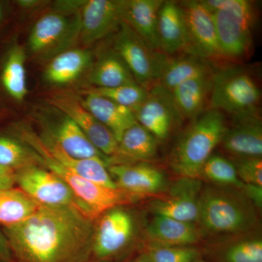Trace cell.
<instances>
[{"mask_svg": "<svg viewBox=\"0 0 262 262\" xmlns=\"http://www.w3.org/2000/svg\"><path fill=\"white\" fill-rule=\"evenodd\" d=\"M94 220L72 207L39 206L27 220L1 229L14 262H83L91 253Z\"/></svg>", "mask_w": 262, "mask_h": 262, "instance_id": "obj_1", "label": "cell"}, {"mask_svg": "<svg viewBox=\"0 0 262 262\" xmlns=\"http://www.w3.org/2000/svg\"><path fill=\"white\" fill-rule=\"evenodd\" d=\"M12 135L21 141L39 158V165L58 176L70 187L95 219L115 208L137 201L139 196L119 189L100 185L70 171L52 158L42 145L39 134L24 125H13Z\"/></svg>", "mask_w": 262, "mask_h": 262, "instance_id": "obj_2", "label": "cell"}, {"mask_svg": "<svg viewBox=\"0 0 262 262\" xmlns=\"http://www.w3.org/2000/svg\"><path fill=\"white\" fill-rule=\"evenodd\" d=\"M225 115L207 110L192 120L170 155V166L184 178L201 177L202 168L220 144L227 129Z\"/></svg>", "mask_w": 262, "mask_h": 262, "instance_id": "obj_3", "label": "cell"}, {"mask_svg": "<svg viewBox=\"0 0 262 262\" xmlns=\"http://www.w3.org/2000/svg\"><path fill=\"white\" fill-rule=\"evenodd\" d=\"M202 5L213 15L224 59L239 61L251 55L253 27L256 20L254 3L248 0H203Z\"/></svg>", "mask_w": 262, "mask_h": 262, "instance_id": "obj_4", "label": "cell"}, {"mask_svg": "<svg viewBox=\"0 0 262 262\" xmlns=\"http://www.w3.org/2000/svg\"><path fill=\"white\" fill-rule=\"evenodd\" d=\"M261 90L246 69L229 66L214 69L208 110H214L234 119L259 114Z\"/></svg>", "mask_w": 262, "mask_h": 262, "instance_id": "obj_5", "label": "cell"}, {"mask_svg": "<svg viewBox=\"0 0 262 262\" xmlns=\"http://www.w3.org/2000/svg\"><path fill=\"white\" fill-rule=\"evenodd\" d=\"M198 221L211 233L234 234L251 229L255 223V215L241 196L210 187L201 193Z\"/></svg>", "mask_w": 262, "mask_h": 262, "instance_id": "obj_6", "label": "cell"}, {"mask_svg": "<svg viewBox=\"0 0 262 262\" xmlns=\"http://www.w3.org/2000/svg\"><path fill=\"white\" fill-rule=\"evenodd\" d=\"M114 51L122 58L137 83L148 91L158 84L168 56L150 48L122 21L114 39Z\"/></svg>", "mask_w": 262, "mask_h": 262, "instance_id": "obj_7", "label": "cell"}, {"mask_svg": "<svg viewBox=\"0 0 262 262\" xmlns=\"http://www.w3.org/2000/svg\"><path fill=\"white\" fill-rule=\"evenodd\" d=\"M16 184L40 206L72 207L95 219L70 187L42 165H33L16 171Z\"/></svg>", "mask_w": 262, "mask_h": 262, "instance_id": "obj_8", "label": "cell"}, {"mask_svg": "<svg viewBox=\"0 0 262 262\" xmlns=\"http://www.w3.org/2000/svg\"><path fill=\"white\" fill-rule=\"evenodd\" d=\"M48 101L53 108L72 119L110 162L115 157L118 147L116 138L84 107L81 98L72 93L62 91L49 95Z\"/></svg>", "mask_w": 262, "mask_h": 262, "instance_id": "obj_9", "label": "cell"}, {"mask_svg": "<svg viewBox=\"0 0 262 262\" xmlns=\"http://www.w3.org/2000/svg\"><path fill=\"white\" fill-rule=\"evenodd\" d=\"M80 13L72 18L63 13H48L38 19L31 30L29 51L43 56L58 54L80 37Z\"/></svg>", "mask_w": 262, "mask_h": 262, "instance_id": "obj_10", "label": "cell"}, {"mask_svg": "<svg viewBox=\"0 0 262 262\" xmlns=\"http://www.w3.org/2000/svg\"><path fill=\"white\" fill-rule=\"evenodd\" d=\"M94 226L91 253L99 260L117 256L130 244L135 232L132 214L122 208L115 207L101 214Z\"/></svg>", "mask_w": 262, "mask_h": 262, "instance_id": "obj_11", "label": "cell"}, {"mask_svg": "<svg viewBox=\"0 0 262 262\" xmlns=\"http://www.w3.org/2000/svg\"><path fill=\"white\" fill-rule=\"evenodd\" d=\"M184 12L193 54L208 61L224 59L213 15L201 1L179 3Z\"/></svg>", "mask_w": 262, "mask_h": 262, "instance_id": "obj_12", "label": "cell"}, {"mask_svg": "<svg viewBox=\"0 0 262 262\" xmlns=\"http://www.w3.org/2000/svg\"><path fill=\"white\" fill-rule=\"evenodd\" d=\"M134 114L138 123L158 140H165L183 120L170 92L158 85L149 90L147 98Z\"/></svg>", "mask_w": 262, "mask_h": 262, "instance_id": "obj_13", "label": "cell"}, {"mask_svg": "<svg viewBox=\"0 0 262 262\" xmlns=\"http://www.w3.org/2000/svg\"><path fill=\"white\" fill-rule=\"evenodd\" d=\"M201 194L200 181L182 177L173 184L166 196L153 201L150 209L155 215L193 224L198 220Z\"/></svg>", "mask_w": 262, "mask_h": 262, "instance_id": "obj_14", "label": "cell"}, {"mask_svg": "<svg viewBox=\"0 0 262 262\" xmlns=\"http://www.w3.org/2000/svg\"><path fill=\"white\" fill-rule=\"evenodd\" d=\"M80 37L91 45L117 32L122 23L120 1L89 0L81 7Z\"/></svg>", "mask_w": 262, "mask_h": 262, "instance_id": "obj_15", "label": "cell"}, {"mask_svg": "<svg viewBox=\"0 0 262 262\" xmlns=\"http://www.w3.org/2000/svg\"><path fill=\"white\" fill-rule=\"evenodd\" d=\"M158 35L160 51L164 54L194 55L185 17L178 2L163 1L158 13Z\"/></svg>", "mask_w": 262, "mask_h": 262, "instance_id": "obj_16", "label": "cell"}, {"mask_svg": "<svg viewBox=\"0 0 262 262\" xmlns=\"http://www.w3.org/2000/svg\"><path fill=\"white\" fill-rule=\"evenodd\" d=\"M108 170L119 189L141 198L165 189L166 179L161 170L149 164H116Z\"/></svg>", "mask_w": 262, "mask_h": 262, "instance_id": "obj_17", "label": "cell"}, {"mask_svg": "<svg viewBox=\"0 0 262 262\" xmlns=\"http://www.w3.org/2000/svg\"><path fill=\"white\" fill-rule=\"evenodd\" d=\"M61 114L62 116L57 118L56 121L48 124L45 135L71 157L78 159H101L108 165L110 159L107 157L90 141L72 119Z\"/></svg>", "mask_w": 262, "mask_h": 262, "instance_id": "obj_18", "label": "cell"}, {"mask_svg": "<svg viewBox=\"0 0 262 262\" xmlns=\"http://www.w3.org/2000/svg\"><path fill=\"white\" fill-rule=\"evenodd\" d=\"M163 3V0L120 1L122 21L127 24L150 48L159 52L158 13Z\"/></svg>", "mask_w": 262, "mask_h": 262, "instance_id": "obj_19", "label": "cell"}, {"mask_svg": "<svg viewBox=\"0 0 262 262\" xmlns=\"http://www.w3.org/2000/svg\"><path fill=\"white\" fill-rule=\"evenodd\" d=\"M220 144L229 154L241 158H261L262 124L258 115L234 119Z\"/></svg>", "mask_w": 262, "mask_h": 262, "instance_id": "obj_20", "label": "cell"}, {"mask_svg": "<svg viewBox=\"0 0 262 262\" xmlns=\"http://www.w3.org/2000/svg\"><path fill=\"white\" fill-rule=\"evenodd\" d=\"M42 145L50 156L60 165L91 182L110 188H118L108 170V165L101 159H78L67 154L47 136L39 135Z\"/></svg>", "mask_w": 262, "mask_h": 262, "instance_id": "obj_21", "label": "cell"}, {"mask_svg": "<svg viewBox=\"0 0 262 262\" xmlns=\"http://www.w3.org/2000/svg\"><path fill=\"white\" fill-rule=\"evenodd\" d=\"M212 75L213 72L210 75L188 80L169 91L183 120H194L208 110L211 92Z\"/></svg>", "mask_w": 262, "mask_h": 262, "instance_id": "obj_22", "label": "cell"}, {"mask_svg": "<svg viewBox=\"0 0 262 262\" xmlns=\"http://www.w3.org/2000/svg\"><path fill=\"white\" fill-rule=\"evenodd\" d=\"M81 100L84 107L113 133L118 142L124 133L137 122L130 108L99 95L86 92L85 97Z\"/></svg>", "mask_w": 262, "mask_h": 262, "instance_id": "obj_23", "label": "cell"}, {"mask_svg": "<svg viewBox=\"0 0 262 262\" xmlns=\"http://www.w3.org/2000/svg\"><path fill=\"white\" fill-rule=\"evenodd\" d=\"M213 70L211 62L194 55L168 56L156 85L170 91L188 80L210 75Z\"/></svg>", "mask_w": 262, "mask_h": 262, "instance_id": "obj_24", "label": "cell"}, {"mask_svg": "<svg viewBox=\"0 0 262 262\" xmlns=\"http://www.w3.org/2000/svg\"><path fill=\"white\" fill-rule=\"evenodd\" d=\"M158 150V139L136 122L122 136L116 155L108 165L127 164L129 161H149L157 156Z\"/></svg>", "mask_w": 262, "mask_h": 262, "instance_id": "obj_25", "label": "cell"}, {"mask_svg": "<svg viewBox=\"0 0 262 262\" xmlns=\"http://www.w3.org/2000/svg\"><path fill=\"white\" fill-rule=\"evenodd\" d=\"M149 238L160 246H189L199 239L192 223L155 215L146 229Z\"/></svg>", "mask_w": 262, "mask_h": 262, "instance_id": "obj_26", "label": "cell"}, {"mask_svg": "<svg viewBox=\"0 0 262 262\" xmlns=\"http://www.w3.org/2000/svg\"><path fill=\"white\" fill-rule=\"evenodd\" d=\"M92 56L87 50L71 49L56 55L45 72L52 84H64L77 80L89 68Z\"/></svg>", "mask_w": 262, "mask_h": 262, "instance_id": "obj_27", "label": "cell"}, {"mask_svg": "<svg viewBox=\"0 0 262 262\" xmlns=\"http://www.w3.org/2000/svg\"><path fill=\"white\" fill-rule=\"evenodd\" d=\"M25 63L24 48L14 46L8 51L2 69V85L7 94L18 101H23L28 92Z\"/></svg>", "mask_w": 262, "mask_h": 262, "instance_id": "obj_28", "label": "cell"}, {"mask_svg": "<svg viewBox=\"0 0 262 262\" xmlns=\"http://www.w3.org/2000/svg\"><path fill=\"white\" fill-rule=\"evenodd\" d=\"M90 81L95 87L103 89L136 82L127 66L115 51L103 55L96 62L90 75Z\"/></svg>", "mask_w": 262, "mask_h": 262, "instance_id": "obj_29", "label": "cell"}, {"mask_svg": "<svg viewBox=\"0 0 262 262\" xmlns=\"http://www.w3.org/2000/svg\"><path fill=\"white\" fill-rule=\"evenodd\" d=\"M39 206L20 189L13 187L0 191V226L10 227L20 223Z\"/></svg>", "mask_w": 262, "mask_h": 262, "instance_id": "obj_30", "label": "cell"}, {"mask_svg": "<svg viewBox=\"0 0 262 262\" xmlns=\"http://www.w3.org/2000/svg\"><path fill=\"white\" fill-rule=\"evenodd\" d=\"M39 165V158L21 141L12 135L0 134V165L18 171Z\"/></svg>", "mask_w": 262, "mask_h": 262, "instance_id": "obj_31", "label": "cell"}, {"mask_svg": "<svg viewBox=\"0 0 262 262\" xmlns=\"http://www.w3.org/2000/svg\"><path fill=\"white\" fill-rule=\"evenodd\" d=\"M86 92L108 98L121 106L130 108L134 113L144 103L149 95V91L136 82L110 89L91 88Z\"/></svg>", "mask_w": 262, "mask_h": 262, "instance_id": "obj_32", "label": "cell"}, {"mask_svg": "<svg viewBox=\"0 0 262 262\" xmlns=\"http://www.w3.org/2000/svg\"><path fill=\"white\" fill-rule=\"evenodd\" d=\"M222 185L242 188L244 184L237 177L235 165L225 157L212 155L202 168L201 177Z\"/></svg>", "mask_w": 262, "mask_h": 262, "instance_id": "obj_33", "label": "cell"}, {"mask_svg": "<svg viewBox=\"0 0 262 262\" xmlns=\"http://www.w3.org/2000/svg\"><path fill=\"white\" fill-rule=\"evenodd\" d=\"M146 254L150 262H194L200 252L189 246H156Z\"/></svg>", "mask_w": 262, "mask_h": 262, "instance_id": "obj_34", "label": "cell"}, {"mask_svg": "<svg viewBox=\"0 0 262 262\" xmlns=\"http://www.w3.org/2000/svg\"><path fill=\"white\" fill-rule=\"evenodd\" d=\"M225 262H262V241L246 239L232 245L224 254Z\"/></svg>", "mask_w": 262, "mask_h": 262, "instance_id": "obj_35", "label": "cell"}, {"mask_svg": "<svg viewBox=\"0 0 262 262\" xmlns=\"http://www.w3.org/2000/svg\"><path fill=\"white\" fill-rule=\"evenodd\" d=\"M235 167L237 177L243 184L262 187L261 158H242Z\"/></svg>", "mask_w": 262, "mask_h": 262, "instance_id": "obj_36", "label": "cell"}, {"mask_svg": "<svg viewBox=\"0 0 262 262\" xmlns=\"http://www.w3.org/2000/svg\"><path fill=\"white\" fill-rule=\"evenodd\" d=\"M16 184V171L0 165V191L11 189Z\"/></svg>", "mask_w": 262, "mask_h": 262, "instance_id": "obj_37", "label": "cell"}, {"mask_svg": "<svg viewBox=\"0 0 262 262\" xmlns=\"http://www.w3.org/2000/svg\"><path fill=\"white\" fill-rule=\"evenodd\" d=\"M0 262H14L9 241L0 228Z\"/></svg>", "mask_w": 262, "mask_h": 262, "instance_id": "obj_38", "label": "cell"}, {"mask_svg": "<svg viewBox=\"0 0 262 262\" xmlns=\"http://www.w3.org/2000/svg\"><path fill=\"white\" fill-rule=\"evenodd\" d=\"M241 189H244L245 194L248 199L256 205L258 208H261L262 204V187L252 185V184H244Z\"/></svg>", "mask_w": 262, "mask_h": 262, "instance_id": "obj_39", "label": "cell"}, {"mask_svg": "<svg viewBox=\"0 0 262 262\" xmlns=\"http://www.w3.org/2000/svg\"><path fill=\"white\" fill-rule=\"evenodd\" d=\"M133 262H150V261L146 253H144V254L141 255V256L136 258L135 261Z\"/></svg>", "mask_w": 262, "mask_h": 262, "instance_id": "obj_40", "label": "cell"}, {"mask_svg": "<svg viewBox=\"0 0 262 262\" xmlns=\"http://www.w3.org/2000/svg\"><path fill=\"white\" fill-rule=\"evenodd\" d=\"M2 17H3V8H2L1 5H0V21H1Z\"/></svg>", "mask_w": 262, "mask_h": 262, "instance_id": "obj_41", "label": "cell"}, {"mask_svg": "<svg viewBox=\"0 0 262 262\" xmlns=\"http://www.w3.org/2000/svg\"><path fill=\"white\" fill-rule=\"evenodd\" d=\"M2 115H3V112H2V110L0 108V117H1Z\"/></svg>", "mask_w": 262, "mask_h": 262, "instance_id": "obj_42", "label": "cell"}, {"mask_svg": "<svg viewBox=\"0 0 262 262\" xmlns=\"http://www.w3.org/2000/svg\"><path fill=\"white\" fill-rule=\"evenodd\" d=\"M194 262H207V261H201V260H199V261H198V260H196Z\"/></svg>", "mask_w": 262, "mask_h": 262, "instance_id": "obj_43", "label": "cell"}]
</instances>
